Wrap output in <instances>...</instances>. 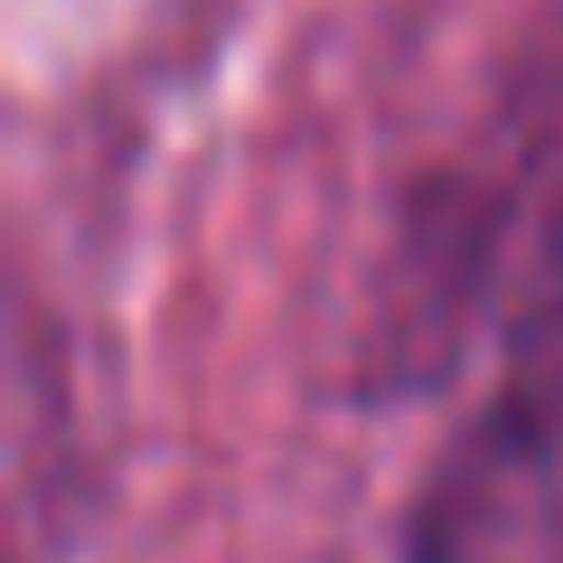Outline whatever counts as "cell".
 <instances>
[{
	"mask_svg": "<svg viewBox=\"0 0 563 563\" xmlns=\"http://www.w3.org/2000/svg\"><path fill=\"white\" fill-rule=\"evenodd\" d=\"M404 563H563V310L442 451Z\"/></svg>",
	"mask_w": 563,
	"mask_h": 563,
	"instance_id": "6da1fadb",
	"label": "cell"
}]
</instances>
